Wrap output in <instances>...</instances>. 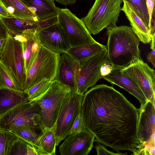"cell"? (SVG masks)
<instances>
[{"label":"cell","instance_id":"31","mask_svg":"<svg viewBox=\"0 0 155 155\" xmlns=\"http://www.w3.org/2000/svg\"><path fill=\"white\" fill-rule=\"evenodd\" d=\"M85 129L86 128L83 120L81 110L74 122L70 134L79 132Z\"/></svg>","mask_w":155,"mask_h":155},{"label":"cell","instance_id":"36","mask_svg":"<svg viewBox=\"0 0 155 155\" xmlns=\"http://www.w3.org/2000/svg\"><path fill=\"white\" fill-rule=\"evenodd\" d=\"M155 49L152 50V51L148 53L147 56V58L148 62H150L153 67L155 65Z\"/></svg>","mask_w":155,"mask_h":155},{"label":"cell","instance_id":"19","mask_svg":"<svg viewBox=\"0 0 155 155\" xmlns=\"http://www.w3.org/2000/svg\"><path fill=\"white\" fill-rule=\"evenodd\" d=\"M123 6L121 11L125 13L129 21L132 29L140 41L144 44L151 40V34L145 24L139 16L126 1L123 0Z\"/></svg>","mask_w":155,"mask_h":155},{"label":"cell","instance_id":"39","mask_svg":"<svg viewBox=\"0 0 155 155\" xmlns=\"http://www.w3.org/2000/svg\"><path fill=\"white\" fill-rule=\"evenodd\" d=\"M0 16L2 17L6 18L9 17L6 9L0 3Z\"/></svg>","mask_w":155,"mask_h":155},{"label":"cell","instance_id":"10","mask_svg":"<svg viewBox=\"0 0 155 155\" xmlns=\"http://www.w3.org/2000/svg\"><path fill=\"white\" fill-rule=\"evenodd\" d=\"M108 64L107 49L95 55L80 65L77 74V92L83 94L90 88L94 86L103 76L101 66Z\"/></svg>","mask_w":155,"mask_h":155},{"label":"cell","instance_id":"38","mask_svg":"<svg viewBox=\"0 0 155 155\" xmlns=\"http://www.w3.org/2000/svg\"><path fill=\"white\" fill-rule=\"evenodd\" d=\"M56 1L58 3L64 5H72L74 4L77 0H51Z\"/></svg>","mask_w":155,"mask_h":155},{"label":"cell","instance_id":"28","mask_svg":"<svg viewBox=\"0 0 155 155\" xmlns=\"http://www.w3.org/2000/svg\"><path fill=\"white\" fill-rule=\"evenodd\" d=\"M18 137L10 131L0 129V155H9L11 146Z\"/></svg>","mask_w":155,"mask_h":155},{"label":"cell","instance_id":"32","mask_svg":"<svg viewBox=\"0 0 155 155\" xmlns=\"http://www.w3.org/2000/svg\"><path fill=\"white\" fill-rule=\"evenodd\" d=\"M95 148L96 150L97 154L106 155H127V153H122L120 152L115 153L107 150L105 147L102 145L101 143H97V144L95 145Z\"/></svg>","mask_w":155,"mask_h":155},{"label":"cell","instance_id":"41","mask_svg":"<svg viewBox=\"0 0 155 155\" xmlns=\"http://www.w3.org/2000/svg\"><path fill=\"white\" fill-rule=\"evenodd\" d=\"M5 39L6 38H0V52L3 48Z\"/></svg>","mask_w":155,"mask_h":155},{"label":"cell","instance_id":"14","mask_svg":"<svg viewBox=\"0 0 155 155\" xmlns=\"http://www.w3.org/2000/svg\"><path fill=\"white\" fill-rule=\"evenodd\" d=\"M22 45L26 74L41 48V45L35 29H27L20 34L12 35Z\"/></svg>","mask_w":155,"mask_h":155},{"label":"cell","instance_id":"1","mask_svg":"<svg viewBox=\"0 0 155 155\" xmlns=\"http://www.w3.org/2000/svg\"><path fill=\"white\" fill-rule=\"evenodd\" d=\"M85 127L95 141L117 153L133 154L143 146L137 134L139 109L113 87L102 84L84 94L81 106Z\"/></svg>","mask_w":155,"mask_h":155},{"label":"cell","instance_id":"20","mask_svg":"<svg viewBox=\"0 0 155 155\" xmlns=\"http://www.w3.org/2000/svg\"><path fill=\"white\" fill-rule=\"evenodd\" d=\"M1 18L8 29V32L12 35L21 34L27 29H35L38 31L45 28L46 25L45 21H40L36 19Z\"/></svg>","mask_w":155,"mask_h":155},{"label":"cell","instance_id":"40","mask_svg":"<svg viewBox=\"0 0 155 155\" xmlns=\"http://www.w3.org/2000/svg\"><path fill=\"white\" fill-rule=\"evenodd\" d=\"M155 36L153 35L151 37V40L150 42V48L152 50L155 49Z\"/></svg>","mask_w":155,"mask_h":155},{"label":"cell","instance_id":"5","mask_svg":"<svg viewBox=\"0 0 155 155\" xmlns=\"http://www.w3.org/2000/svg\"><path fill=\"white\" fill-rule=\"evenodd\" d=\"M61 54L41 46L26 76L24 91L26 92L43 79L55 80Z\"/></svg>","mask_w":155,"mask_h":155},{"label":"cell","instance_id":"22","mask_svg":"<svg viewBox=\"0 0 155 155\" xmlns=\"http://www.w3.org/2000/svg\"><path fill=\"white\" fill-rule=\"evenodd\" d=\"M106 49V46L96 41L90 45L71 48L66 53L77 62L80 66Z\"/></svg>","mask_w":155,"mask_h":155},{"label":"cell","instance_id":"18","mask_svg":"<svg viewBox=\"0 0 155 155\" xmlns=\"http://www.w3.org/2000/svg\"><path fill=\"white\" fill-rule=\"evenodd\" d=\"M36 16L38 20L44 21L57 16L60 8L51 0H21Z\"/></svg>","mask_w":155,"mask_h":155},{"label":"cell","instance_id":"42","mask_svg":"<svg viewBox=\"0 0 155 155\" xmlns=\"http://www.w3.org/2000/svg\"><path fill=\"white\" fill-rule=\"evenodd\" d=\"M3 38V37H1V36H0V38Z\"/></svg>","mask_w":155,"mask_h":155},{"label":"cell","instance_id":"30","mask_svg":"<svg viewBox=\"0 0 155 155\" xmlns=\"http://www.w3.org/2000/svg\"><path fill=\"white\" fill-rule=\"evenodd\" d=\"M28 143L24 140L18 137L13 143L9 155H27V145Z\"/></svg>","mask_w":155,"mask_h":155},{"label":"cell","instance_id":"6","mask_svg":"<svg viewBox=\"0 0 155 155\" xmlns=\"http://www.w3.org/2000/svg\"><path fill=\"white\" fill-rule=\"evenodd\" d=\"M0 60L8 70L20 91H24L26 74L21 44L8 32L0 52Z\"/></svg>","mask_w":155,"mask_h":155},{"label":"cell","instance_id":"21","mask_svg":"<svg viewBox=\"0 0 155 155\" xmlns=\"http://www.w3.org/2000/svg\"><path fill=\"white\" fill-rule=\"evenodd\" d=\"M29 101L24 91L0 88V117L20 104Z\"/></svg>","mask_w":155,"mask_h":155},{"label":"cell","instance_id":"11","mask_svg":"<svg viewBox=\"0 0 155 155\" xmlns=\"http://www.w3.org/2000/svg\"><path fill=\"white\" fill-rule=\"evenodd\" d=\"M121 72L137 84L147 100L155 104V73L153 68L140 58L122 68Z\"/></svg>","mask_w":155,"mask_h":155},{"label":"cell","instance_id":"17","mask_svg":"<svg viewBox=\"0 0 155 155\" xmlns=\"http://www.w3.org/2000/svg\"><path fill=\"white\" fill-rule=\"evenodd\" d=\"M121 69L113 68L111 72L103 78L127 91L139 100L140 105L143 104L147 99L140 87L134 80L122 73Z\"/></svg>","mask_w":155,"mask_h":155},{"label":"cell","instance_id":"4","mask_svg":"<svg viewBox=\"0 0 155 155\" xmlns=\"http://www.w3.org/2000/svg\"><path fill=\"white\" fill-rule=\"evenodd\" d=\"M71 91L69 87L55 79L47 91L33 101L41 109L39 122L42 130L51 127L56 122L62 101Z\"/></svg>","mask_w":155,"mask_h":155},{"label":"cell","instance_id":"9","mask_svg":"<svg viewBox=\"0 0 155 155\" xmlns=\"http://www.w3.org/2000/svg\"><path fill=\"white\" fill-rule=\"evenodd\" d=\"M83 95L71 91L64 98L56 122V146L70 134L74 122L81 110Z\"/></svg>","mask_w":155,"mask_h":155},{"label":"cell","instance_id":"8","mask_svg":"<svg viewBox=\"0 0 155 155\" xmlns=\"http://www.w3.org/2000/svg\"><path fill=\"white\" fill-rule=\"evenodd\" d=\"M57 23L66 36L71 48L90 45L96 41L81 19L68 8H60Z\"/></svg>","mask_w":155,"mask_h":155},{"label":"cell","instance_id":"26","mask_svg":"<svg viewBox=\"0 0 155 155\" xmlns=\"http://www.w3.org/2000/svg\"><path fill=\"white\" fill-rule=\"evenodd\" d=\"M52 81L44 78L30 88L25 92L28 94V101H34L45 93L49 89Z\"/></svg>","mask_w":155,"mask_h":155},{"label":"cell","instance_id":"25","mask_svg":"<svg viewBox=\"0 0 155 155\" xmlns=\"http://www.w3.org/2000/svg\"><path fill=\"white\" fill-rule=\"evenodd\" d=\"M10 131L35 148L36 143L42 133V130L41 128L27 125L16 127L12 129Z\"/></svg>","mask_w":155,"mask_h":155},{"label":"cell","instance_id":"29","mask_svg":"<svg viewBox=\"0 0 155 155\" xmlns=\"http://www.w3.org/2000/svg\"><path fill=\"white\" fill-rule=\"evenodd\" d=\"M0 88L20 91L8 70L0 60Z\"/></svg>","mask_w":155,"mask_h":155},{"label":"cell","instance_id":"13","mask_svg":"<svg viewBox=\"0 0 155 155\" xmlns=\"http://www.w3.org/2000/svg\"><path fill=\"white\" fill-rule=\"evenodd\" d=\"M41 45L56 53H66L71 48L68 40L57 22L37 31Z\"/></svg>","mask_w":155,"mask_h":155},{"label":"cell","instance_id":"34","mask_svg":"<svg viewBox=\"0 0 155 155\" xmlns=\"http://www.w3.org/2000/svg\"><path fill=\"white\" fill-rule=\"evenodd\" d=\"M113 68V66L110 64H104L101 66V75L103 77L108 74L111 72Z\"/></svg>","mask_w":155,"mask_h":155},{"label":"cell","instance_id":"15","mask_svg":"<svg viewBox=\"0 0 155 155\" xmlns=\"http://www.w3.org/2000/svg\"><path fill=\"white\" fill-rule=\"evenodd\" d=\"M137 125L138 138L143 144L147 142L155 132V104L149 100L139 109Z\"/></svg>","mask_w":155,"mask_h":155},{"label":"cell","instance_id":"12","mask_svg":"<svg viewBox=\"0 0 155 155\" xmlns=\"http://www.w3.org/2000/svg\"><path fill=\"white\" fill-rule=\"evenodd\" d=\"M95 138L87 129L69 134L59 146V152L61 155H87L93 147Z\"/></svg>","mask_w":155,"mask_h":155},{"label":"cell","instance_id":"7","mask_svg":"<svg viewBox=\"0 0 155 155\" xmlns=\"http://www.w3.org/2000/svg\"><path fill=\"white\" fill-rule=\"evenodd\" d=\"M40 114L39 105L34 101L20 104L0 117V129L10 131L24 125L41 128Z\"/></svg>","mask_w":155,"mask_h":155},{"label":"cell","instance_id":"24","mask_svg":"<svg viewBox=\"0 0 155 155\" xmlns=\"http://www.w3.org/2000/svg\"><path fill=\"white\" fill-rule=\"evenodd\" d=\"M0 3L6 10L9 17L37 19L21 0H0Z\"/></svg>","mask_w":155,"mask_h":155},{"label":"cell","instance_id":"16","mask_svg":"<svg viewBox=\"0 0 155 155\" xmlns=\"http://www.w3.org/2000/svg\"><path fill=\"white\" fill-rule=\"evenodd\" d=\"M79 64L66 53L61 54L55 80L77 92V74Z\"/></svg>","mask_w":155,"mask_h":155},{"label":"cell","instance_id":"27","mask_svg":"<svg viewBox=\"0 0 155 155\" xmlns=\"http://www.w3.org/2000/svg\"><path fill=\"white\" fill-rule=\"evenodd\" d=\"M123 0L126 1L129 4L133 9L144 22L151 32L149 17L146 6V0Z\"/></svg>","mask_w":155,"mask_h":155},{"label":"cell","instance_id":"33","mask_svg":"<svg viewBox=\"0 0 155 155\" xmlns=\"http://www.w3.org/2000/svg\"><path fill=\"white\" fill-rule=\"evenodd\" d=\"M154 1L155 0H146V6L149 15L150 28L152 16L154 13Z\"/></svg>","mask_w":155,"mask_h":155},{"label":"cell","instance_id":"35","mask_svg":"<svg viewBox=\"0 0 155 155\" xmlns=\"http://www.w3.org/2000/svg\"><path fill=\"white\" fill-rule=\"evenodd\" d=\"M8 33V29L0 16V36L3 38H6Z\"/></svg>","mask_w":155,"mask_h":155},{"label":"cell","instance_id":"23","mask_svg":"<svg viewBox=\"0 0 155 155\" xmlns=\"http://www.w3.org/2000/svg\"><path fill=\"white\" fill-rule=\"evenodd\" d=\"M56 122L50 128H45L35 144L37 155H54L56 151Z\"/></svg>","mask_w":155,"mask_h":155},{"label":"cell","instance_id":"3","mask_svg":"<svg viewBox=\"0 0 155 155\" xmlns=\"http://www.w3.org/2000/svg\"><path fill=\"white\" fill-rule=\"evenodd\" d=\"M123 0H95L87 15L81 19L90 33L98 34L110 25L116 23Z\"/></svg>","mask_w":155,"mask_h":155},{"label":"cell","instance_id":"2","mask_svg":"<svg viewBox=\"0 0 155 155\" xmlns=\"http://www.w3.org/2000/svg\"><path fill=\"white\" fill-rule=\"evenodd\" d=\"M107 28L109 64L113 68H123L141 58L139 48L140 40L131 27L118 26L113 23Z\"/></svg>","mask_w":155,"mask_h":155},{"label":"cell","instance_id":"37","mask_svg":"<svg viewBox=\"0 0 155 155\" xmlns=\"http://www.w3.org/2000/svg\"><path fill=\"white\" fill-rule=\"evenodd\" d=\"M27 155H37L36 149L28 143L27 145Z\"/></svg>","mask_w":155,"mask_h":155}]
</instances>
